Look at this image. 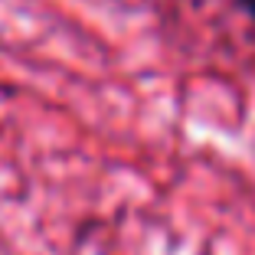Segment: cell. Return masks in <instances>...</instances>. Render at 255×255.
<instances>
[{"label": "cell", "mask_w": 255, "mask_h": 255, "mask_svg": "<svg viewBox=\"0 0 255 255\" xmlns=\"http://www.w3.org/2000/svg\"><path fill=\"white\" fill-rule=\"evenodd\" d=\"M239 3L246 7V13H252V16H255V0H239Z\"/></svg>", "instance_id": "1"}]
</instances>
